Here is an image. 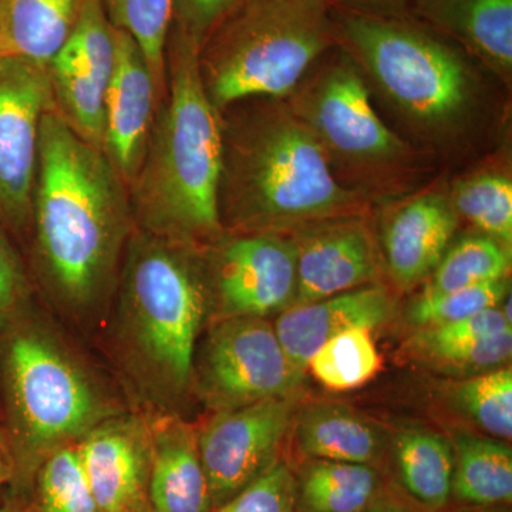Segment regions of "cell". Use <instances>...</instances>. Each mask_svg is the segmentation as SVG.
Wrapping results in <instances>:
<instances>
[{
    "mask_svg": "<svg viewBox=\"0 0 512 512\" xmlns=\"http://www.w3.org/2000/svg\"><path fill=\"white\" fill-rule=\"evenodd\" d=\"M220 221L228 234L281 232L363 215L365 195L339 180L325 150L285 99L221 111Z\"/></svg>",
    "mask_w": 512,
    "mask_h": 512,
    "instance_id": "6da1fadb",
    "label": "cell"
},
{
    "mask_svg": "<svg viewBox=\"0 0 512 512\" xmlns=\"http://www.w3.org/2000/svg\"><path fill=\"white\" fill-rule=\"evenodd\" d=\"M198 49L180 30L167 43V87L146 156L128 188L140 231L194 248L224 234L222 120L202 84Z\"/></svg>",
    "mask_w": 512,
    "mask_h": 512,
    "instance_id": "7a4b0ae2",
    "label": "cell"
},
{
    "mask_svg": "<svg viewBox=\"0 0 512 512\" xmlns=\"http://www.w3.org/2000/svg\"><path fill=\"white\" fill-rule=\"evenodd\" d=\"M32 221L46 275L73 303L104 288L134 224L127 185L55 110L40 127Z\"/></svg>",
    "mask_w": 512,
    "mask_h": 512,
    "instance_id": "3957f363",
    "label": "cell"
},
{
    "mask_svg": "<svg viewBox=\"0 0 512 512\" xmlns=\"http://www.w3.org/2000/svg\"><path fill=\"white\" fill-rule=\"evenodd\" d=\"M338 46L328 0H244L198 52L205 92L218 111L251 99H288Z\"/></svg>",
    "mask_w": 512,
    "mask_h": 512,
    "instance_id": "277c9868",
    "label": "cell"
},
{
    "mask_svg": "<svg viewBox=\"0 0 512 512\" xmlns=\"http://www.w3.org/2000/svg\"><path fill=\"white\" fill-rule=\"evenodd\" d=\"M338 46L403 119L427 134L448 133L476 99L473 72L456 47L406 16L333 9Z\"/></svg>",
    "mask_w": 512,
    "mask_h": 512,
    "instance_id": "5b68a950",
    "label": "cell"
},
{
    "mask_svg": "<svg viewBox=\"0 0 512 512\" xmlns=\"http://www.w3.org/2000/svg\"><path fill=\"white\" fill-rule=\"evenodd\" d=\"M127 261L124 305L134 348L158 383L181 392L211 299L200 249L138 231Z\"/></svg>",
    "mask_w": 512,
    "mask_h": 512,
    "instance_id": "8992f818",
    "label": "cell"
},
{
    "mask_svg": "<svg viewBox=\"0 0 512 512\" xmlns=\"http://www.w3.org/2000/svg\"><path fill=\"white\" fill-rule=\"evenodd\" d=\"M285 100L319 141L339 180L348 175L360 181L365 197L370 184L382 187L413 170L416 154L380 119L365 76L342 47L318 60Z\"/></svg>",
    "mask_w": 512,
    "mask_h": 512,
    "instance_id": "52a82bcc",
    "label": "cell"
},
{
    "mask_svg": "<svg viewBox=\"0 0 512 512\" xmlns=\"http://www.w3.org/2000/svg\"><path fill=\"white\" fill-rule=\"evenodd\" d=\"M10 419L23 454L53 451L89 433L100 402L80 370L40 333L10 336L3 350Z\"/></svg>",
    "mask_w": 512,
    "mask_h": 512,
    "instance_id": "ba28073f",
    "label": "cell"
},
{
    "mask_svg": "<svg viewBox=\"0 0 512 512\" xmlns=\"http://www.w3.org/2000/svg\"><path fill=\"white\" fill-rule=\"evenodd\" d=\"M305 376L265 318L222 319L205 340L198 365L202 396L218 412L298 399Z\"/></svg>",
    "mask_w": 512,
    "mask_h": 512,
    "instance_id": "9c48e42d",
    "label": "cell"
},
{
    "mask_svg": "<svg viewBox=\"0 0 512 512\" xmlns=\"http://www.w3.org/2000/svg\"><path fill=\"white\" fill-rule=\"evenodd\" d=\"M204 249L211 299L222 319L268 318L291 308L298 281L291 234L224 232Z\"/></svg>",
    "mask_w": 512,
    "mask_h": 512,
    "instance_id": "30bf717a",
    "label": "cell"
},
{
    "mask_svg": "<svg viewBox=\"0 0 512 512\" xmlns=\"http://www.w3.org/2000/svg\"><path fill=\"white\" fill-rule=\"evenodd\" d=\"M50 110L47 69L0 55V215L12 227L32 221L40 127Z\"/></svg>",
    "mask_w": 512,
    "mask_h": 512,
    "instance_id": "8fae6325",
    "label": "cell"
},
{
    "mask_svg": "<svg viewBox=\"0 0 512 512\" xmlns=\"http://www.w3.org/2000/svg\"><path fill=\"white\" fill-rule=\"evenodd\" d=\"M298 399L264 400L218 412L197 437L212 511L261 477L279 458Z\"/></svg>",
    "mask_w": 512,
    "mask_h": 512,
    "instance_id": "7c38bea8",
    "label": "cell"
},
{
    "mask_svg": "<svg viewBox=\"0 0 512 512\" xmlns=\"http://www.w3.org/2000/svg\"><path fill=\"white\" fill-rule=\"evenodd\" d=\"M114 50V29L103 2L82 0L72 32L47 66L56 113L100 150Z\"/></svg>",
    "mask_w": 512,
    "mask_h": 512,
    "instance_id": "4fadbf2b",
    "label": "cell"
},
{
    "mask_svg": "<svg viewBox=\"0 0 512 512\" xmlns=\"http://www.w3.org/2000/svg\"><path fill=\"white\" fill-rule=\"evenodd\" d=\"M291 235L298 278L292 306L379 284L382 254L363 215L316 222Z\"/></svg>",
    "mask_w": 512,
    "mask_h": 512,
    "instance_id": "5bb4252c",
    "label": "cell"
},
{
    "mask_svg": "<svg viewBox=\"0 0 512 512\" xmlns=\"http://www.w3.org/2000/svg\"><path fill=\"white\" fill-rule=\"evenodd\" d=\"M114 46L101 150L130 188L146 156L164 94L158 89L140 47L127 33L114 29Z\"/></svg>",
    "mask_w": 512,
    "mask_h": 512,
    "instance_id": "9a60e30c",
    "label": "cell"
},
{
    "mask_svg": "<svg viewBox=\"0 0 512 512\" xmlns=\"http://www.w3.org/2000/svg\"><path fill=\"white\" fill-rule=\"evenodd\" d=\"M458 215L440 192L416 195L390 212L380 237L384 272L400 291L423 284L456 234Z\"/></svg>",
    "mask_w": 512,
    "mask_h": 512,
    "instance_id": "2e32d148",
    "label": "cell"
},
{
    "mask_svg": "<svg viewBox=\"0 0 512 512\" xmlns=\"http://www.w3.org/2000/svg\"><path fill=\"white\" fill-rule=\"evenodd\" d=\"M394 311L392 291L379 282L291 306L279 313L274 328L286 355L306 372L309 359L326 340L353 328L375 330L389 322Z\"/></svg>",
    "mask_w": 512,
    "mask_h": 512,
    "instance_id": "e0dca14e",
    "label": "cell"
},
{
    "mask_svg": "<svg viewBox=\"0 0 512 512\" xmlns=\"http://www.w3.org/2000/svg\"><path fill=\"white\" fill-rule=\"evenodd\" d=\"M100 512H146L150 446L128 424L92 429L77 447Z\"/></svg>",
    "mask_w": 512,
    "mask_h": 512,
    "instance_id": "ac0fdd59",
    "label": "cell"
},
{
    "mask_svg": "<svg viewBox=\"0 0 512 512\" xmlns=\"http://www.w3.org/2000/svg\"><path fill=\"white\" fill-rule=\"evenodd\" d=\"M477 57L504 82L512 74V0H413L409 13Z\"/></svg>",
    "mask_w": 512,
    "mask_h": 512,
    "instance_id": "d6986e66",
    "label": "cell"
},
{
    "mask_svg": "<svg viewBox=\"0 0 512 512\" xmlns=\"http://www.w3.org/2000/svg\"><path fill=\"white\" fill-rule=\"evenodd\" d=\"M293 444L302 460L340 461L386 466L389 433L382 424L352 407L339 403H316L303 407L293 417Z\"/></svg>",
    "mask_w": 512,
    "mask_h": 512,
    "instance_id": "ffe728a7",
    "label": "cell"
},
{
    "mask_svg": "<svg viewBox=\"0 0 512 512\" xmlns=\"http://www.w3.org/2000/svg\"><path fill=\"white\" fill-rule=\"evenodd\" d=\"M386 461L394 490L421 512H446L451 504L454 451L450 436L404 424L389 439Z\"/></svg>",
    "mask_w": 512,
    "mask_h": 512,
    "instance_id": "44dd1931",
    "label": "cell"
},
{
    "mask_svg": "<svg viewBox=\"0 0 512 512\" xmlns=\"http://www.w3.org/2000/svg\"><path fill=\"white\" fill-rule=\"evenodd\" d=\"M147 500L150 512H212L197 436L184 424L167 421L150 441Z\"/></svg>",
    "mask_w": 512,
    "mask_h": 512,
    "instance_id": "7402d4cb",
    "label": "cell"
},
{
    "mask_svg": "<svg viewBox=\"0 0 512 512\" xmlns=\"http://www.w3.org/2000/svg\"><path fill=\"white\" fill-rule=\"evenodd\" d=\"M82 0H0V55L49 66L79 15Z\"/></svg>",
    "mask_w": 512,
    "mask_h": 512,
    "instance_id": "603a6c76",
    "label": "cell"
},
{
    "mask_svg": "<svg viewBox=\"0 0 512 512\" xmlns=\"http://www.w3.org/2000/svg\"><path fill=\"white\" fill-rule=\"evenodd\" d=\"M454 451L451 503L491 508L512 501V450L507 441L457 430L450 436Z\"/></svg>",
    "mask_w": 512,
    "mask_h": 512,
    "instance_id": "cb8c5ba5",
    "label": "cell"
},
{
    "mask_svg": "<svg viewBox=\"0 0 512 512\" xmlns=\"http://www.w3.org/2000/svg\"><path fill=\"white\" fill-rule=\"evenodd\" d=\"M295 512H367L386 490L380 468L305 458L293 468Z\"/></svg>",
    "mask_w": 512,
    "mask_h": 512,
    "instance_id": "d4e9b609",
    "label": "cell"
},
{
    "mask_svg": "<svg viewBox=\"0 0 512 512\" xmlns=\"http://www.w3.org/2000/svg\"><path fill=\"white\" fill-rule=\"evenodd\" d=\"M383 369L373 329L353 328L316 349L306 372L330 392H350L365 386Z\"/></svg>",
    "mask_w": 512,
    "mask_h": 512,
    "instance_id": "484cf974",
    "label": "cell"
},
{
    "mask_svg": "<svg viewBox=\"0 0 512 512\" xmlns=\"http://www.w3.org/2000/svg\"><path fill=\"white\" fill-rule=\"evenodd\" d=\"M510 271L511 249L487 235H470L447 248L420 293L460 291L508 278Z\"/></svg>",
    "mask_w": 512,
    "mask_h": 512,
    "instance_id": "4316f807",
    "label": "cell"
},
{
    "mask_svg": "<svg viewBox=\"0 0 512 512\" xmlns=\"http://www.w3.org/2000/svg\"><path fill=\"white\" fill-rule=\"evenodd\" d=\"M448 389L451 409L487 436L512 439V370L501 367L467 379L456 380Z\"/></svg>",
    "mask_w": 512,
    "mask_h": 512,
    "instance_id": "83f0119b",
    "label": "cell"
},
{
    "mask_svg": "<svg viewBox=\"0 0 512 512\" xmlns=\"http://www.w3.org/2000/svg\"><path fill=\"white\" fill-rule=\"evenodd\" d=\"M111 26L127 33L146 57L158 89L167 87V43L175 0H101Z\"/></svg>",
    "mask_w": 512,
    "mask_h": 512,
    "instance_id": "f1b7e54d",
    "label": "cell"
},
{
    "mask_svg": "<svg viewBox=\"0 0 512 512\" xmlns=\"http://www.w3.org/2000/svg\"><path fill=\"white\" fill-rule=\"evenodd\" d=\"M451 204L458 217L481 234L512 248V181L500 173H480L454 184Z\"/></svg>",
    "mask_w": 512,
    "mask_h": 512,
    "instance_id": "f546056e",
    "label": "cell"
},
{
    "mask_svg": "<svg viewBox=\"0 0 512 512\" xmlns=\"http://www.w3.org/2000/svg\"><path fill=\"white\" fill-rule=\"evenodd\" d=\"M406 353L427 369L454 377L467 379L501 369L510 363L512 355V330L468 343L451 345H426L409 339Z\"/></svg>",
    "mask_w": 512,
    "mask_h": 512,
    "instance_id": "4dcf8cb0",
    "label": "cell"
},
{
    "mask_svg": "<svg viewBox=\"0 0 512 512\" xmlns=\"http://www.w3.org/2000/svg\"><path fill=\"white\" fill-rule=\"evenodd\" d=\"M37 512H100L77 447L56 448L37 480Z\"/></svg>",
    "mask_w": 512,
    "mask_h": 512,
    "instance_id": "1f68e13d",
    "label": "cell"
},
{
    "mask_svg": "<svg viewBox=\"0 0 512 512\" xmlns=\"http://www.w3.org/2000/svg\"><path fill=\"white\" fill-rule=\"evenodd\" d=\"M510 295L508 278L460 291L417 295L407 306V322L416 329L434 328L467 318L485 309L501 306Z\"/></svg>",
    "mask_w": 512,
    "mask_h": 512,
    "instance_id": "d6a6232c",
    "label": "cell"
},
{
    "mask_svg": "<svg viewBox=\"0 0 512 512\" xmlns=\"http://www.w3.org/2000/svg\"><path fill=\"white\" fill-rule=\"evenodd\" d=\"M212 512H295L293 467L281 458Z\"/></svg>",
    "mask_w": 512,
    "mask_h": 512,
    "instance_id": "836d02e7",
    "label": "cell"
},
{
    "mask_svg": "<svg viewBox=\"0 0 512 512\" xmlns=\"http://www.w3.org/2000/svg\"><path fill=\"white\" fill-rule=\"evenodd\" d=\"M508 330H512L511 320L500 306H495L446 325L416 329L410 339L426 345H451L493 338Z\"/></svg>",
    "mask_w": 512,
    "mask_h": 512,
    "instance_id": "e575fe53",
    "label": "cell"
},
{
    "mask_svg": "<svg viewBox=\"0 0 512 512\" xmlns=\"http://www.w3.org/2000/svg\"><path fill=\"white\" fill-rule=\"evenodd\" d=\"M242 2L244 0H175L173 26L201 49L222 20Z\"/></svg>",
    "mask_w": 512,
    "mask_h": 512,
    "instance_id": "d590c367",
    "label": "cell"
},
{
    "mask_svg": "<svg viewBox=\"0 0 512 512\" xmlns=\"http://www.w3.org/2000/svg\"><path fill=\"white\" fill-rule=\"evenodd\" d=\"M23 291V275L18 259L0 232V318L8 315Z\"/></svg>",
    "mask_w": 512,
    "mask_h": 512,
    "instance_id": "8d00e7d4",
    "label": "cell"
},
{
    "mask_svg": "<svg viewBox=\"0 0 512 512\" xmlns=\"http://www.w3.org/2000/svg\"><path fill=\"white\" fill-rule=\"evenodd\" d=\"M333 9L369 16L409 15L413 0H328Z\"/></svg>",
    "mask_w": 512,
    "mask_h": 512,
    "instance_id": "74e56055",
    "label": "cell"
},
{
    "mask_svg": "<svg viewBox=\"0 0 512 512\" xmlns=\"http://www.w3.org/2000/svg\"><path fill=\"white\" fill-rule=\"evenodd\" d=\"M367 512H421L419 508L414 507L412 503L406 500L403 495L397 493L393 487L387 485L386 490L383 491L379 497L376 498L375 503L370 505Z\"/></svg>",
    "mask_w": 512,
    "mask_h": 512,
    "instance_id": "f35d334b",
    "label": "cell"
},
{
    "mask_svg": "<svg viewBox=\"0 0 512 512\" xmlns=\"http://www.w3.org/2000/svg\"><path fill=\"white\" fill-rule=\"evenodd\" d=\"M510 505H504V507H491V508H468V507H458L457 510L454 511H446V512H511Z\"/></svg>",
    "mask_w": 512,
    "mask_h": 512,
    "instance_id": "ab89813d",
    "label": "cell"
},
{
    "mask_svg": "<svg viewBox=\"0 0 512 512\" xmlns=\"http://www.w3.org/2000/svg\"><path fill=\"white\" fill-rule=\"evenodd\" d=\"M8 474V466H6L5 458H3L2 451H0V488H2V485L3 483H5L6 478H8Z\"/></svg>",
    "mask_w": 512,
    "mask_h": 512,
    "instance_id": "60d3db41",
    "label": "cell"
},
{
    "mask_svg": "<svg viewBox=\"0 0 512 512\" xmlns=\"http://www.w3.org/2000/svg\"><path fill=\"white\" fill-rule=\"evenodd\" d=\"M0 512H12V511H9V510H0Z\"/></svg>",
    "mask_w": 512,
    "mask_h": 512,
    "instance_id": "b9f144b4",
    "label": "cell"
}]
</instances>
